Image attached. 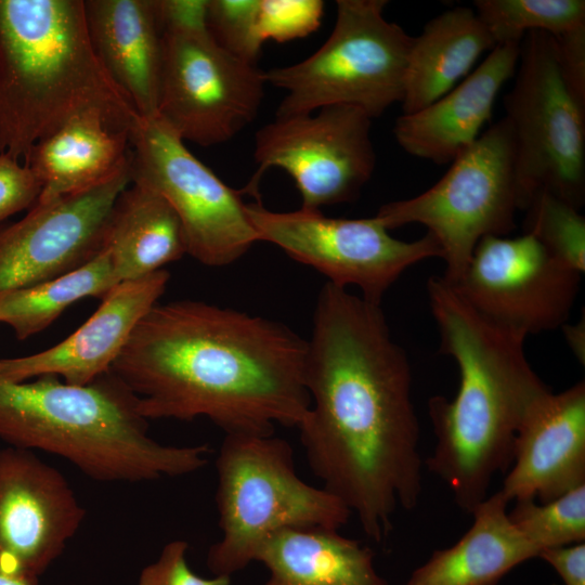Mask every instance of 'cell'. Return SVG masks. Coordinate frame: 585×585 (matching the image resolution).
Here are the masks:
<instances>
[{"label": "cell", "instance_id": "cell-33", "mask_svg": "<svg viewBox=\"0 0 585 585\" xmlns=\"http://www.w3.org/2000/svg\"><path fill=\"white\" fill-rule=\"evenodd\" d=\"M41 190V183L22 160L0 154V222L31 208Z\"/></svg>", "mask_w": 585, "mask_h": 585}, {"label": "cell", "instance_id": "cell-7", "mask_svg": "<svg viewBox=\"0 0 585 585\" xmlns=\"http://www.w3.org/2000/svg\"><path fill=\"white\" fill-rule=\"evenodd\" d=\"M386 0H338L327 40L303 61L264 72L266 83L286 92L275 118L350 105L372 119L404 95L414 37L384 15Z\"/></svg>", "mask_w": 585, "mask_h": 585}, {"label": "cell", "instance_id": "cell-31", "mask_svg": "<svg viewBox=\"0 0 585 585\" xmlns=\"http://www.w3.org/2000/svg\"><path fill=\"white\" fill-rule=\"evenodd\" d=\"M324 13L321 0H259L258 32L266 40L286 42L315 31Z\"/></svg>", "mask_w": 585, "mask_h": 585}, {"label": "cell", "instance_id": "cell-17", "mask_svg": "<svg viewBox=\"0 0 585 585\" xmlns=\"http://www.w3.org/2000/svg\"><path fill=\"white\" fill-rule=\"evenodd\" d=\"M585 484V381L528 407L499 492L510 502H549Z\"/></svg>", "mask_w": 585, "mask_h": 585}, {"label": "cell", "instance_id": "cell-24", "mask_svg": "<svg viewBox=\"0 0 585 585\" xmlns=\"http://www.w3.org/2000/svg\"><path fill=\"white\" fill-rule=\"evenodd\" d=\"M495 47L471 8L456 6L430 20L408 53L403 114L416 113L447 93L480 55Z\"/></svg>", "mask_w": 585, "mask_h": 585}, {"label": "cell", "instance_id": "cell-1", "mask_svg": "<svg viewBox=\"0 0 585 585\" xmlns=\"http://www.w3.org/2000/svg\"><path fill=\"white\" fill-rule=\"evenodd\" d=\"M310 406L298 425L308 464L323 487L355 515L375 542L422 491L419 422L412 372L380 304L327 282L308 341Z\"/></svg>", "mask_w": 585, "mask_h": 585}, {"label": "cell", "instance_id": "cell-25", "mask_svg": "<svg viewBox=\"0 0 585 585\" xmlns=\"http://www.w3.org/2000/svg\"><path fill=\"white\" fill-rule=\"evenodd\" d=\"M104 248L119 282L147 276L187 253L184 230L173 208L157 192L135 182L114 204Z\"/></svg>", "mask_w": 585, "mask_h": 585}, {"label": "cell", "instance_id": "cell-12", "mask_svg": "<svg viewBox=\"0 0 585 585\" xmlns=\"http://www.w3.org/2000/svg\"><path fill=\"white\" fill-rule=\"evenodd\" d=\"M259 242L280 247L291 259L308 264L347 288L356 286L365 300L380 304L390 286L413 264L443 258L439 242L426 233L405 242L389 234L376 217L339 219L321 211L276 212L260 202L247 204Z\"/></svg>", "mask_w": 585, "mask_h": 585}, {"label": "cell", "instance_id": "cell-35", "mask_svg": "<svg viewBox=\"0 0 585 585\" xmlns=\"http://www.w3.org/2000/svg\"><path fill=\"white\" fill-rule=\"evenodd\" d=\"M0 585H29V584H27L26 582L22 580L8 576L4 574H0Z\"/></svg>", "mask_w": 585, "mask_h": 585}, {"label": "cell", "instance_id": "cell-16", "mask_svg": "<svg viewBox=\"0 0 585 585\" xmlns=\"http://www.w3.org/2000/svg\"><path fill=\"white\" fill-rule=\"evenodd\" d=\"M130 183L131 164L106 183L36 203L22 220L0 225V292L62 276L99 255L114 204Z\"/></svg>", "mask_w": 585, "mask_h": 585}, {"label": "cell", "instance_id": "cell-21", "mask_svg": "<svg viewBox=\"0 0 585 585\" xmlns=\"http://www.w3.org/2000/svg\"><path fill=\"white\" fill-rule=\"evenodd\" d=\"M130 133L89 114L40 139L22 159L42 185L36 203L86 192L115 178L131 164Z\"/></svg>", "mask_w": 585, "mask_h": 585}, {"label": "cell", "instance_id": "cell-29", "mask_svg": "<svg viewBox=\"0 0 585 585\" xmlns=\"http://www.w3.org/2000/svg\"><path fill=\"white\" fill-rule=\"evenodd\" d=\"M524 233L535 237L563 264L584 273L585 218L549 192H540L525 209Z\"/></svg>", "mask_w": 585, "mask_h": 585}, {"label": "cell", "instance_id": "cell-11", "mask_svg": "<svg viewBox=\"0 0 585 585\" xmlns=\"http://www.w3.org/2000/svg\"><path fill=\"white\" fill-rule=\"evenodd\" d=\"M130 143L131 182L154 190L173 208L190 256L225 266L259 242L243 191L219 179L158 116L139 117Z\"/></svg>", "mask_w": 585, "mask_h": 585}, {"label": "cell", "instance_id": "cell-10", "mask_svg": "<svg viewBox=\"0 0 585 585\" xmlns=\"http://www.w3.org/2000/svg\"><path fill=\"white\" fill-rule=\"evenodd\" d=\"M264 72L222 48L208 25L162 29L157 116L184 142L225 143L250 125Z\"/></svg>", "mask_w": 585, "mask_h": 585}, {"label": "cell", "instance_id": "cell-22", "mask_svg": "<svg viewBox=\"0 0 585 585\" xmlns=\"http://www.w3.org/2000/svg\"><path fill=\"white\" fill-rule=\"evenodd\" d=\"M509 502L490 494L471 511L472 524L450 547L434 550L402 585H496L540 550L508 517Z\"/></svg>", "mask_w": 585, "mask_h": 585}, {"label": "cell", "instance_id": "cell-2", "mask_svg": "<svg viewBox=\"0 0 585 585\" xmlns=\"http://www.w3.org/2000/svg\"><path fill=\"white\" fill-rule=\"evenodd\" d=\"M308 341L283 323L197 300L156 303L110 373L145 419L205 417L226 433L298 427Z\"/></svg>", "mask_w": 585, "mask_h": 585}, {"label": "cell", "instance_id": "cell-20", "mask_svg": "<svg viewBox=\"0 0 585 585\" xmlns=\"http://www.w3.org/2000/svg\"><path fill=\"white\" fill-rule=\"evenodd\" d=\"M101 65L142 118L157 116L162 30L155 0H83Z\"/></svg>", "mask_w": 585, "mask_h": 585}, {"label": "cell", "instance_id": "cell-32", "mask_svg": "<svg viewBox=\"0 0 585 585\" xmlns=\"http://www.w3.org/2000/svg\"><path fill=\"white\" fill-rule=\"evenodd\" d=\"M187 550L185 541L167 543L158 558L142 570L138 585H231L230 576L196 574L187 563Z\"/></svg>", "mask_w": 585, "mask_h": 585}, {"label": "cell", "instance_id": "cell-14", "mask_svg": "<svg viewBox=\"0 0 585 585\" xmlns=\"http://www.w3.org/2000/svg\"><path fill=\"white\" fill-rule=\"evenodd\" d=\"M581 275L523 233L480 239L451 286L485 317L529 336L563 327Z\"/></svg>", "mask_w": 585, "mask_h": 585}, {"label": "cell", "instance_id": "cell-6", "mask_svg": "<svg viewBox=\"0 0 585 585\" xmlns=\"http://www.w3.org/2000/svg\"><path fill=\"white\" fill-rule=\"evenodd\" d=\"M216 469L221 536L206 558L213 575L231 577L244 570L282 530H339L352 516L338 497L298 476L294 450L273 433H226Z\"/></svg>", "mask_w": 585, "mask_h": 585}, {"label": "cell", "instance_id": "cell-18", "mask_svg": "<svg viewBox=\"0 0 585 585\" xmlns=\"http://www.w3.org/2000/svg\"><path fill=\"white\" fill-rule=\"evenodd\" d=\"M170 274L162 269L117 284L96 311L54 347L23 358L1 359L0 378L23 382L44 375L83 386L109 372L138 322L164 294Z\"/></svg>", "mask_w": 585, "mask_h": 585}, {"label": "cell", "instance_id": "cell-26", "mask_svg": "<svg viewBox=\"0 0 585 585\" xmlns=\"http://www.w3.org/2000/svg\"><path fill=\"white\" fill-rule=\"evenodd\" d=\"M107 249L62 276L0 292V323L24 340L49 327L70 304L86 298L101 300L117 285Z\"/></svg>", "mask_w": 585, "mask_h": 585}, {"label": "cell", "instance_id": "cell-23", "mask_svg": "<svg viewBox=\"0 0 585 585\" xmlns=\"http://www.w3.org/2000/svg\"><path fill=\"white\" fill-rule=\"evenodd\" d=\"M269 570L263 585H390L375 552L327 528H294L273 534L256 560Z\"/></svg>", "mask_w": 585, "mask_h": 585}, {"label": "cell", "instance_id": "cell-15", "mask_svg": "<svg viewBox=\"0 0 585 585\" xmlns=\"http://www.w3.org/2000/svg\"><path fill=\"white\" fill-rule=\"evenodd\" d=\"M84 517L61 471L34 451L0 450V574L38 585Z\"/></svg>", "mask_w": 585, "mask_h": 585}, {"label": "cell", "instance_id": "cell-30", "mask_svg": "<svg viewBox=\"0 0 585 585\" xmlns=\"http://www.w3.org/2000/svg\"><path fill=\"white\" fill-rule=\"evenodd\" d=\"M259 0H208L207 25L225 50L257 64L262 50L258 32Z\"/></svg>", "mask_w": 585, "mask_h": 585}, {"label": "cell", "instance_id": "cell-9", "mask_svg": "<svg viewBox=\"0 0 585 585\" xmlns=\"http://www.w3.org/2000/svg\"><path fill=\"white\" fill-rule=\"evenodd\" d=\"M517 209L514 136L503 117L455 158L434 185L380 206L375 217L388 231L411 223L426 226L443 250L441 277L455 285L480 239L515 230Z\"/></svg>", "mask_w": 585, "mask_h": 585}, {"label": "cell", "instance_id": "cell-19", "mask_svg": "<svg viewBox=\"0 0 585 585\" xmlns=\"http://www.w3.org/2000/svg\"><path fill=\"white\" fill-rule=\"evenodd\" d=\"M521 43L496 46L458 86L427 107L403 114L394 125L398 144L410 155L452 162L480 136L503 84L515 74Z\"/></svg>", "mask_w": 585, "mask_h": 585}, {"label": "cell", "instance_id": "cell-28", "mask_svg": "<svg viewBox=\"0 0 585 585\" xmlns=\"http://www.w3.org/2000/svg\"><path fill=\"white\" fill-rule=\"evenodd\" d=\"M508 517L540 554L585 541V484L549 502H515Z\"/></svg>", "mask_w": 585, "mask_h": 585}, {"label": "cell", "instance_id": "cell-34", "mask_svg": "<svg viewBox=\"0 0 585 585\" xmlns=\"http://www.w3.org/2000/svg\"><path fill=\"white\" fill-rule=\"evenodd\" d=\"M538 558L557 572L564 585H585V543L545 549Z\"/></svg>", "mask_w": 585, "mask_h": 585}, {"label": "cell", "instance_id": "cell-27", "mask_svg": "<svg viewBox=\"0 0 585 585\" xmlns=\"http://www.w3.org/2000/svg\"><path fill=\"white\" fill-rule=\"evenodd\" d=\"M474 8L495 46L521 43L530 31L561 39L585 29L584 0H477Z\"/></svg>", "mask_w": 585, "mask_h": 585}, {"label": "cell", "instance_id": "cell-5", "mask_svg": "<svg viewBox=\"0 0 585 585\" xmlns=\"http://www.w3.org/2000/svg\"><path fill=\"white\" fill-rule=\"evenodd\" d=\"M0 439L57 455L102 482L191 474L208 464V444L167 445L150 437L138 400L110 370L83 385L57 376L0 378Z\"/></svg>", "mask_w": 585, "mask_h": 585}, {"label": "cell", "instance_id": "cell-3", "mask_svg": "<svg viewBox=\"0 0 585 585\" xmlns=\"http://www.w3.org/2000/svg\"><path fill=\"white\" fill-rule=\"evenodd\" d=\"M427 290L440 351L454 359L459 384L451 400L428 402L435 444L426 466L471 514L510 467L522 418L549 388L525 356L524 334L479 313L441 276Z\"/></svg>", "mask_w": 585, "mask_h": 585}, {"label": "cell", "instance_id": "cell-8", "mask_svg": "<svg viewBox=\"0 0 585 585\" xmlns=\"http://www.w3.org/2000/svg\"><path fill=\"white\" fill-rule=\"evenodd\" d=\"M519 69L506 94L515 144L518 208L542 191L581 210L585 202V100L566 81L554 38L528 32Z\"/></svg>", "mask_w": 585, "mask_h": 585}, {"label": "cell", "instance_id": "cell-4", "mask_svg": "<svg viewBox=\"0 0 585 585\" xmlns=\"http://www.w3.org/2000/svg\"><path fill=\"white\" fill-rule=\"evenodd\" d=\"M94 114L130 131L139 115L98 60L83 0H0V154Z\"/></svg>", "mask_w": 585, "mask_h": 585}, {"label": "cell", "instance_id": "cell-13", "mask_svg": "<svg viewBox=\"0 0 585 585\" xmlns=\"http://www.w3.org/2000/svg\"><path fill=\"white\" fill-rule=\"evenodd\" d=\"M370 126L372 118L350 105L275 118L256 133L258 168L243 193L258 198L261 178L276 167L294 179L302 209L320 211L354 200L375 170Z\"/></svg>", "mask_w": 585, "mask_h": 585}]
</instances>
